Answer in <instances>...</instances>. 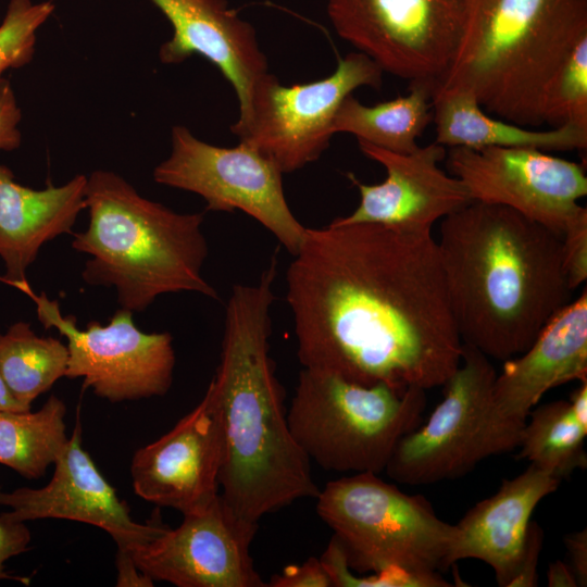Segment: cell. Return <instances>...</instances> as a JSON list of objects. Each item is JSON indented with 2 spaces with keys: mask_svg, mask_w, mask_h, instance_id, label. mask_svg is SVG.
<instances>
[{
  "mask_svg": "<svg viewBox=\"0 0 587 587\" xmlns=\"http://www.w3.org/2000/svg\"><path fill=\"white\" fill-rule=\"evenodd\" d=\"M436 242L462 344L489 359L524 352L571 301L561 237L512 209L472 201Z\"/></svg>",
  "mask_w": 587,
  "mask_h": 587,
  "instance_id": "7a4b0ae2",
  "label": "cell"
},
{
  "mask_svg": "<svg viewBox=\"0 0 587 587\" xmlns=\"http://www.w3.org/2000/svg\"><path fill=\"white\" fill-rule=\"evenodd\" d=\"M0 505L11 508L2 514L15 522L63 519L95 525L105 530L117 548L127 550L151 540L167 527L157 514L145 524L130 517L127 503L117 497L82 447L78 420L54 462L50 482L41 488L0 490Z\"/></svg>",
  "mask_w": 587,
  "mask_h": 587,
  "instance_id": "e0dca14e",
  "label": "cell"
},
{
  "mask_svg": "<svg viewBox=\"0 0 587 587\" xmlns=\"http://www.w3.org/2000/svg\"><path fill=\"white\" fill-rule=\"evenodd\" d=\"M587 380V292L560 309L496 375L482 438L483 459L517 448L530 411L550 389Z\"/></svg>",
  "mask_w": 587,
  "mask_h": 587,
  "instance_id": "5bb4252c",
  "label": "cell"
},
{
  "mask_svg": "<svg viewBox=\"0 0 587 587\" xmlns=\"http://www.w3.org/2000/svg\"><path fill=\"white\" fill-rule=\"evenodd\" d=\"M547 584L550 587H576L577 580L571 566L557 560L548 566Z\"/></svg>",
  "mask_w": 587,
  "mask_h": 587,
  "instance_id": "d590c367",
  "label": "cell"
},
{
  "mask_svg": "<svg viewBox=\"0 0 587 587\" xmlns=\"http://www.w3.org/2000/svg\"><path fill=\"white\" fill-rule=\"evenodd\" d=\"M583 425L569 400H557L535 407L521 432L519 459L564 479L576 470L587 467Z\"/></svg>",
  "mask_w": 587,
  "mask_h": 587,
  "instance_id": "d4e9b609",
  "label": "cell"
},
{
  "mask_svg": "<svg viewBox=\"0 0 587 587\" xmlns=\"http://www.w3.org/2000/svg\"><path fill=\"white\" fill-rule=\"evenodd\" d=\"M172 151L153 170L158 184L202 197L211 211H242L263 225L295 255L305 229L291 212L283 188V172L253 146L217 147L187 127L171 133Z\"/></svg>",
  "mask_w": 587,
  "mask_h": 587,
  "instance_id": "30bf717a",
  "label": "cell"
},
{
  "mask_svg": "<svg viewBox=\"0 0 587 587\" xmlns=\"http://www.w3.org/2000/svg\"><path fill=\"white\" fill-rule=\"evenodd\" d=\"M446 157L472 201L512 209L560 237L587 195L583 165L544 150L454 147Z\"/></svg>",
  "mask_w": 587,
  "mask_h": 587,
  "instance_id": "4fadbf2b",
  "label": "cell"
},
{
  "mask_svg": "<svg viewBox=\"0 0 587 587\" xmlns=\"http://www.w3.org/2000/svg\"><path fill=\"white\" fill-rule=\"evenodd\" d=\"M564 545L570 557V566L574 572L577 586L587 585V530L582 529L565 535Z\"/></svg>",
  "mask_w": 587,
  "mask_h": 587,
  "instance_id": "e575fe53",
  "label": "cell"
},
{
  "mask_svg": "<svg viewBox=\"0 0 587 587\" xmlns=\"http://www.w3.org/2000/svg\"><path fill=\"white\" fill-rule=\"evenodd\" d=\"M587 35V0H476L463 52L440 87L471 91L489 114L537 128L546 86Z\"/></svg>",
  "mask_w": 587,
  "mask_h": 587,
  "instance_id": "5b68a950",
  "label": "cell"
},
{
  "mask_svg": "<svg viewBox=\"0 0 587 587\" xmlns=\"http://www.w3.org/2000/svg\"><path fill=\"white\" fill-rule=\"evenodd\" d=\"M53 10L50 1L10 0L0 24V77L7 70L23 67L32 61L36 33Z\"/></svg>",
  "mask_w": 587,
  "mask_h": 587,
  "instance_id": "83f0119b",
  "label": "cell"
},
{
  "mask_svg": "<svg viewBox=\"0 0 587 587\" xmlns=\"http://www.w3.org/2000/svg\"><path fill=\"white\" fill-rule=\"evenodd\" d=\"M425 407L426 390L417 387L364 386L303 367L287 421L299 448L324 470L379 474Z\"/></svg>",
  "mask_w": 587,
  "mask_h": 587,
  "instance_id": "52a82bcc",
  "label": "cell"
},
{
  "mask_svg": "<svg viewBox=\"0 0 587 587\" xmlns=\"http://www.w3.org/2000/svg\"><path fill=\"white\" fill-rule=\"evenodd\" d=\"M561 479L534 464L498 491L477 502L454 524L449 565L463 559L488 564L501 587H509L525 542L530 516L538 503L554 492Z\"/></svg>",
  "mask_w": 587,
  "mask_h": 587,
  "instance_id": "ffe728a7",
  "label": "cell"
},
{
  "mask_svg": "<svg viewBox=\"0 0 587 587\" xmlns=\"http://www.w3.org/2000/svg\"><path fill=\"white\" fill-rule=\"evenodd\" d=\"M563 266L572 290L587 278V209H582L566 223L562 235Z\"/></svg>",
  "mask_w": 587,
  "mask_h": 587,
  "instance_id": "f1b7e54d",
  "label": "cell"
},
{
  "mask_svg": "<svg viewBox=\"0 0 587 587\" xmlns=\"http://www.w3.org/2000/svg\"><path fill=\"white\" fill-rule=\"evenodd\" d=\"M432 113L435 142L444 147L535 148L547 152L587 147V129L572 125L544 130L521 126L489 115L474 93L459 87H437L432 97Z\"/></svg>",
  "mask_w": 587,
  "mask_h": 587,
  "instance_id": "7402d4cb",
  "label": "cell"
},
{
  "mask_svg": "<svg viewBox=\"0 0 587 587\" xmlns=\"http://www.w3.org/2000/svg\"><path fill=\"white\" fill-rule=\"evenodd\" d=\"M277 258L257 283L236 284L226 304L221 361L210 386L223 432L221 496L259 523L303 498H316L310 460L295 441L284 388L270 355Z\"/></svg>",
  "mask_w": 587,
  "mask_h": 587,
  "instance_id": "3957f363",
  "label": "cell"
},
{
  "mask_svg": "<svg viewBox=\"0 0 587 587\" xmlns=\"http://www.w3.org/2000/svg\"><path fill=\"white\" fill-rule=\"evenodd\" d=\"M36 303L39 322L54 327L67 340L65 377L84 379L100 398L111 402L165 395L172 386L175 366L170 333H145L133 321V312L120 309L102 325L91 321L85 329L73 315H63L57 300L45 292L25 290Z\"/></svg>",
  "mask_w": 587,
  "mask_h": 587,
  "instance_id": "8fae6325",
  "label": "cell"
},
{
  "mask_svg": "<svg viewBox=\"0 0 587 587\" xmlns=\"http://www.w3.org/2000/svg\"><path fill=\"white\" fill-rule=\"evenodd\" d=\"M223 452L220 411L209 385L201 401L170 432L135 451L134 491L183 515L202 511L220 495Z\"/></svg>",
  "mask_w": 587,
  "mask_h": 587,
  "instance_id": "2e32d148",
  "label": "cell"
},
{
  "mask_svg": "<svg viewBox=\"0 0 587 587\" xmlns=\"http://www.w3.org/2000/svg\"><path fill=\"white\" fill-rule=\"evenodd\" d=\"M68 349L60 339L39 337L26 322L0 334V373L13 397L32 409L33 401L66 375Z\"/></svg>",
  "mask_w": 587,
  "mask_h": 587,
  "instance_id": "484cf974",
  "label": "cell"
},
{
  "mask_svg": "<svg viewBox=\"0 0 587 587\" xmlns=\"http://www.w3.org/2000/svg\"><path fill=\"white\" fill-rule=\"evenodd\" d=\"M436 86L411 82L409 93L369 107L352 95L344 99L333 121V133H349L375 147L410 153L433 121L432 97Z\"/></svg>",
  "mask_w": 587,
  "mask_h": 587,
  "instance_id": "603a6c76",
  "label": "cell"
},
{
  "mask_svg": "<svg viewBox=\"0 0 587 587\" xmlns=\"http://www.w3.org/2000/svg\"><path fill=\"white\" fill-rule=\"evenodd\" d=\"M87 177L76 175L61 186L33 189L15 182L10 168L0 164V258L4 279L25 291L26 270L42 245L72 228L86 209Z\"/></svg>",
  "mask_w": 587,
  "mask_h": 587,
  "instance_id": "44dd1931",
  "label": "cell"
},
{
  "mask_svg": "<svg viewBox=\"0 0 587 587\" xmlns=\"http://www.w3.org/2000/svg\"><path fill=\"white\" fill-rule=\"evenodd\" d=\"M476 0H328L335 32L383 72L442 86L465 47Z\"/></svg>",
  "mask_w": 587,
  "mask_h": 587,
  "instance_id": "ba28073f",
  "label": "cell"
},
{
  "mask_svg": "<svg viewBox=\"0 0 587 587\" xmlns=\"http://www.w3.org/2000/svg\"><path fill=\"white\" fill-rule=\"evenodd\" d=\"M173 28L160 47L164 64H179L193 54L213 63L234 87L239 116L249 112L253 93L270 73L254 27L226 0H151Z\"/></svg>",
  "mask_w": 587,
  "mask_h": 587,
  "instance_id": "d6986e66",
  "label": "cell"
},
{
  "mask_svg": "<svg viewBox=\"0 0 587 587\" xmlns=\"http://www.w3.org/2000/svg\"><path fill=\"white\" fill-rule=\"evenodd\" d=\"M268 587H332L330 578L320 558L310 557L302 564H291L274 574Z\"/></svg>",
  "mask_w": 587,
  "mask_h": 587,
  "instance_id": "f546056e",
  "label": "cell"
},
{
  "mask_svg": "<svg viewBox=\"0 0 587 587\" xmlns=\"http://www.w3.org/2000/svg\"><path fill=\"white\" fill-rule=\"evenodd\" d=\"M544 542V530L535 521H530L524 548L512 580L509 587H534L537 586L540 552Z\"/></svg>",
  "mask_w": 587,
  "mask_h": 587,
  "instance_id": "1f68e13d",
  "label": "cell"
},
{
  "mask_svg": "<svg viewBox=\"0 0 587 587\" xmlns=\"http://www.w3.org/2000/svg\"><path fill=\"white\" fill-rule=\"evenodd\" d=\"M382 68L366 54L350 52L327 77L284 86L268 73L257 87L249 112L230 126L245 141L284 173L316 161L328 148L333 121L346 97L357 88H379Z\"/></svg>",
  "mask_w": 587,
  "mask_h": 587,
  "instance_id": "9c48e42d",
  "label": "cell"
},
{
  "mask_svg": "<svg viewBox=\"0 0 587 587\" xmlns=\"http://www.w3.org/2000/svg\"><path fill=\"white\" fill-rule=\"evenodd\" d=\"M30 532L24 522H15L0 514V579H16L23 584L28 578L15 577L4 571V563L12 557L18 555L28 549Z\"/></svg>",
  "mask_w": 587,
  "mask_h": 587,
  "instance_id": "d6a6232c",
  "label": "cell"
},
{
  "mask_svg": "<svg viewBox=\"0 0 587 587\" xmlns=\"http://www.w3.org/2000/svg\"><path fill=\"white\" fill-rule=\"evenodd\" d=\"M29 408L23 405L18 402L13 395L10 392L1 373H0V412L13 411H28Z\"/></svg>",
  "mask_w": 587,
  "mask_h": 587,
  "instance_id": "74e56055",
  "label": "cell"
},
{
  "mask_svg": "<svg viewBox=\"0 0 587 587\" xmlns=\"http://www.w3.org/2000/svg\"><path fill=\"white\" fill-rule=\"evenodd\" d=\"M316 512L334 532L348 566L359 574L395 575L412 587H447L441 576L455 527L422 495H408L372 472L328 482Z\"/></svg>",
  "mask_w": 587,
  "mask_h": 587,
  "instance_id": "8992f818",
  "label": "cell"
},
{
  "mask_svg": "<svg viewBox=\"0 0 587 587\" xmlns=\"http://www.w3.org/2000/svg\"><path fill=\"white\" fill-rule=\"evenodd\" d=\"M258 528L220 494L204 510L184 515L178 527L128 551L153 580L177 587H264L250 554Z\"/></svg>",
  "mask_w": 587,
  "mask_h": 587,
  "instance_id": "9a60e30c",
  "label": "cell"
},
{
  "mask_svg": "<svg viewBox=\"0 0 587 587\" xmlns=\"http://www.w3.org/2000/svg\"><path fill=\"white\" fill-rule=\"evenodd\" d=\"M544 124L587 129V35L550 77L544 95Z\"/></svg>",
  "mask_w": 587,
  "mask_h": 587,
  "instance_id": "4316f807",
  "label": "cell"
},
{
  "mask_svg": "<svg viewBox=\"0 0 587 587\" xmlns=\"http://www.w3.org/2000/svg\"><path fill=\"white\" fill-rule=\"evenodd\" d=\"M569 401L578 421L587 426V380L580 382L579 386L571 395Z\"/></svg>",
  "mask_w": 587,
  "mask_h": 587,
  "instance_id": "8d00e7d4",
  "label": "cell"
},
{
  "mask_svg": "<svg viewBox=\"0 0 587 587\" xmlns=\"http://www.w3.org/2000/svg\"><path fill=\"white\" fill-rule=\"evenodd\" d=\"M286 284L303 367L404 391L442 386L461 362L432 232L307 227Z\"/></svg>",
  "mask_w": 587,
  "mask_h": 587,
  "instance_id": "6da1fadb",
  "label": "cell"
},
{
  "mask_svg": "<svg viewBox=\"0 0 587 587\" xmlns=\"http://www.w3.org/2000/svg\"><path fill=\"white\" fill-rule=\"evenodd\" d=\"M358 142L364 155L385 167L387 176L380 184L367 185L349 173L360 202L351 214L335 222L432 232L437 221L472 202L464 184L440 167L447 154L444 146L432 142L410 153H397Z\"/></svg>",
  "mask_w": 587,
  "mask_h": 587,
  "instance_id": "ac0fdd59",
  "label": "cell"
},
{
  "mask_svg": "<svg viewBox=\"0 0 587 587\" xmlns=\"http://www.w3.org/2000/svg\"><path fill=\"white\" fill-rule=\"evenodd\" d=\"M115 565L117 587H152L154 585V580L138 569L127 549L117 548Z\"/></svg>",
  "mask_w": 587,
  "mask_h": 587,
  "instance_id": "836d02e7",
  "label": "cell"
},
{
  "mask_svg": "<svg viewBox=\"0 0 587 587\" xmlns=\"http://www.w3.org/2000/svg\"><path fill=\"white\" fill-rule=\"evenodd\" d=\"M22 112L9 79L0 77V150L12 151L22 142Z\"/></svg>",
  "mask_w": 587,
  "mask_h": 587,
  "instance_id": "4dcf8cb0",
  "label": "cell"
},
{
  "mask_svg": "<svg viewBox=\"0 0 587 587\" xmlns=\"http://www.w3.org/2000/svg\"><path fill=\"white\" fill-rule=\"evenodd\" d=\"M497 372L490 359L462 344L461 362L442 385L444 398L424 425L397 444L385 472L401 484L424 485L470 472L482 455V438Z\"/></svg>",
  "mask_w": 587,
  "mask_h": 587,
  "instance_id": "7c38bea8",
  "label": "cell"
},
{
  "mask_svg": "<svg viewBox=\"0 0 587 587\" xmlns=\"http://www.w3.org/2000/svg\"><path fill=\"white\" fill-rule=\"evenodd\" d=\"M86 230L72 248L90 257L82 272L90 286L114 288L122 309L142 312L164 294L192 291L218 299L203 277L208 242L202 213H177L141 195L118 174L87 177Z\"/></svg>",
  "mask_w": 587,
  "mask_h": 587,
  "instance_id": "277c9868",
  "label": "cell"
},
{
  "mask_svg": "<svg viewBox=\"0 0 587 587\" xmlns=\"http://www.w3.org/2000/svg\"><path fill=\"white\" fill-rule=\"evenodd\" d=\"M65 413L57 396L36 412H0V464L28 479L43 476L68 442Z\"/></svg>",
  "mask_w": 587,
  "mask_h": 587,
  "instance_id": "cb8c5ba5",
  "label": "cell"
}]
</instances>
